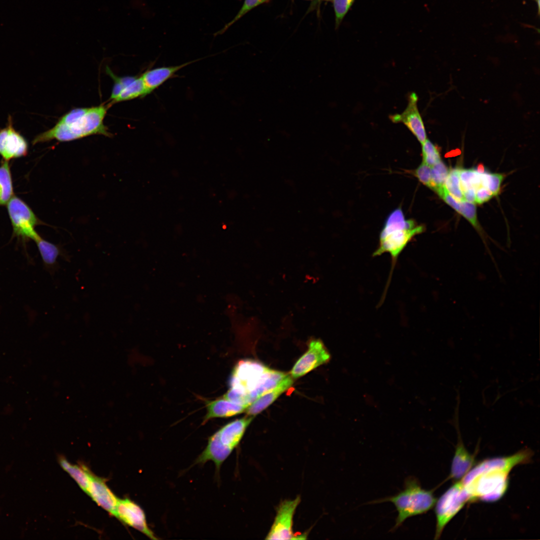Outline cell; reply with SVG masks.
Returning <instances> with one entry per match:
<instances>
[{
	"mask_svg": "<svg viewBox=\"0 0 540 540\" xmlns=\"http://www.w3.org/2000/svg\"><path fill=\"white\" fill-rule=\"evenodd\" d=\"M389 123L391 121L354 131L313 135L290 143L281 152L295 188L342 156L353 143Z\"/></svg>",
	"mask_w": 540,
	"mask_h": 540,
	"instance_id": "obj_4",
	"label": "cell"
},
{
	"mask_svg": "<svg viewBox=\"0 0 540 540\" xmlns=\"http://www.w3.org/2000/svg\"><path fill=\"white\" fill-rule=\"evenodd\" d=\"M218 210L141 220L125 231L107 254L74 270L65 288L108 279L139 283L189 269L223 273L207 244Z\"/></svg>",
	"mask_w": 540,
	"mask_h": 540,
	"instance_id": "obj_1",
	"label": "cell"
},
{
	"mask_svg": "<svg viewBox=\"0 0 540 540\" xmlns=\"http://www.w3.org/2000/svg\"><path fill=\"white\" fill-rule=\"evenodd\" d=\"M535 1L537 0H490L481 19L470 34L461 43L455 46L442 60L431 66V69L434 70L448 65L460 52L466 49L500 20Z\"/></svg>",
	"mask_w": 540,
	"mask_h": 540,
	"instance_id": "obj_8",
	"label": "cell"
},
{
	"mask_svg": "<svg viewBox=\"0 0 540 540\" xmlns=\"http://www.w3.org/2000/svg\"><path fill=\"white\" fill-rule=\"evenodd\" d=\"M56 288L49 275L26 252L18 230L13 252L0 258V310L9 321L38 316L54 310Z\"/></svg>",
	"mask_w": 540,
	"mask_h": 540,
	"instance_id": "obj_3",
	"label": "cell"
},
{
	"mask_svg": "<svg viewBox=\"0 0 540 540\" xmlns=\"http://www.w3.org/2000/svg\"><path fill=\"white\" fill-rule=\"evenodd\" d=\"M13 411L27 470L68 482L80 473L70 455L81 448V442L48 402L27 391Z\"/></svg>",
	"mask_w": 540,
	"mask_h": 540,
	"instance_id": "obj_2",
	"label": "cell"
},
{
	"mask_svg": "<svg viewBox=\"0 0 540 540\" xmlns=\"http://www.w3.org/2000/svg\"><path fill=\"white\" fill-rule=\"evenodd\" d=\"M0 410L13 409L28 391L23 348L17 322L9 321L0 331Z\"/></svg>",
	"mask_w": 540,
	"mask_h": 540,
	"instance_id": "obj_7",
	"label": "cell"
},
{
	"mask_svg": "<svg viewBox=\"0 0 540 540\" xmlns=\"http://www.w3.org/2000/svg\"><path fill=\"white\" fill-rule=\"evenodd\" d=\"M84 516L90 534L97 540H114L118 530L114 518L118 513L139 522L140 512L119 489H110L86 478L81 472L69 482Z\"/></svg>",
	"mask_w": 540,
	"mask_h": 540,
	"instance_id": "obj_5",
	"label": "cell"
},
{
	"mask_svg": "<svg viewBox=\"0 0 540 540\" xmlns=\"http://www.w3.org/2000/svg\"><path fill=\"white\" fill-rule=\"evenodd\" d=\"M1 390H2V384H1V379H0V397H1Z\"/></svg>",
	"mask_w": 540,
	"mask_h": 540,
	"instance_id": "obj_9",
	"label": "cell"
},
{
	"mask_svg": "<svg viewBox=\"0 0 540 540\" xmlns=\"http://www.w3.org/2000/svg\"><path fill=\"white\" fill-rule=\"evenodd\" d=\"M295 189L282 152H269L266 159L243 180L236 192L218 209L262 200L277 194H288Z\"/></svg>",
	"mask_w": 540,
	"mask_h": 540,
	"instance_id": "obj_6",
	"label": "cell"
}]
</instances>
